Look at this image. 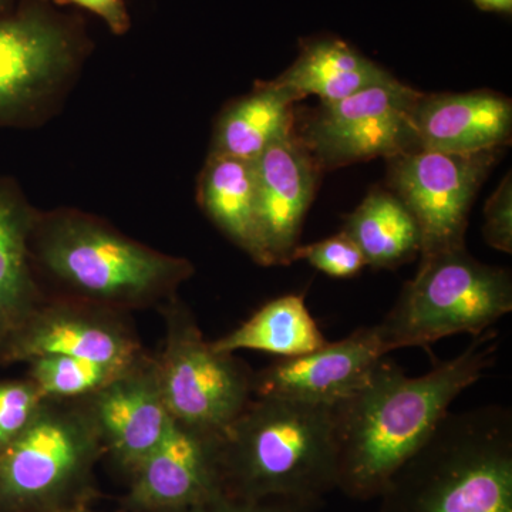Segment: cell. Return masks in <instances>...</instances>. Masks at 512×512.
Here are the masks:
<instances>
[{
    "instance_id": "52a82bcc",
    "label": "cell",
    "mask_w": 512,
    "mask_h": 512,
    "mask_svg": "<svg viewBox=\"0 0 512 512\" xmlns=\"http://www.w3.org/2000/svg\"><path fill=\"white\" fill-rule=\"evenodd\" d=\"M90 47L84 20L52 0H22L0 16V127L46 120L72 89Z\"/></svg>"
},
{
    "instance_id": "4316f807",
    "label": "cell",
    "mask_w": 512,
    "mask_h": 512,
    "mask_svg": "<svg viewBox=\"0 0 512 512\" xmlns=\"http://www.w3.org/2000/svg\"><path fill=\"white\" fill-rule=\"evenodd\" d=\"M313 510L315 507L312 505L293 503V501H249L224 494L190 512H312Z\"/></svg>"
},
{
    "instance_id": "ba28073f",
    "label": "cell",
    "mask_w": 512,
    "mask_h": 512,
    "mask_svg": "<svg viewBox=\"0 0 512 512\" xmlns=\"http://www.w3.org/2000/svg\"><path fill=\"white\" fill-rule=\"evenodd\" d=\"M161 309L164 346L154 360L165 407L188 429L222 436L251 402L254 373L234 355L212 349L183 302L174 298Z\"/></svg>"
},
{
    "instance_id": "f546056e",
    "label": "cell",
    "mask_w": 512,
    "mask_h": 512,
    "mask_svg": "<svg viewBox=\"0 0 512 512\" xmlns=\"http://www.w3.org/2000/svg\"><path fill=\"white\" fill-rule=\"evenodd\" d=\"M13 8H15L13 0H0V16L6 15Z\"/></svg>"
},
{
    "instance_id": "7c38bea8",
    "label": "cell",
    "mask_w": 512,
    "mask_h": 512,
    "mask_svg": "<svg viewBox=\"0 0 512 512\" xmlns=\"http://www.w3.org/2000/svg\"><path fill=\"white\" fill-rule=\"evenodd\" d=\"M220 440L174 421L163 444L128 476V510L190 512L224 495Z\"/></svg>"
},
{
    "instance_id": "7402d4cb",
    "label": "cell",
    "mask_w": 512,
    "mask_h": 512,
    "mask_svg": "<svg viewBox=\"0 0 512 512\" xmlns=\"http://www.w3.org/2000/svg\"><path fill=\"white\" fill-rule=\"evenodd\" d=\"M343 234L348 235L366 265L393 269L421 251L419 224L409 208L387 191H373L346 218Z\"/></svg>"
},
{
    "instance_id": "83f0119b",
    "label": "cell",
    "mask_w": 512,
    "mask_h": 512,
    "mask_svg": "<svg viewBox=\"0 0 512 512\" xmlns=\"http://www.w3.org/2000/svg\"><path fill=\"white\" fill-rule=\"evenodd\" d=\"M60 6H79L99 16L114 35H126L131 28V19L124 0H52Z\"/></svg>"
},
{
    "instance_id": "5bb4252c",
    "label": "cell",
    "mask_w": 512,
    "mask_h": 512,
    "mask_svg": "<svg viewBox=\"0 0 512 512\" xmlns=\"http://www.w3.org/2000/svg\"><path fill=\"white\" fill-rule=\"evenodd\" d=\"M386 355L376 326L360 328L339 342H328L306 355L276 360L254 373L252 393L335 407L365 383Z\"/></svg>"
},
{
    "instance_id": "f1b7e54d",
    "label": "cell",
    "mask_w": 512,
    "mask_h": 512,
    "mask_svg": "<svg viewBox=\"0 0 512 512\" xmlns=\"http://www.w3.org/2000/svg\"><path fill=\"white\" fill-rule=\"evenodd\" d=\"M481 9L511 12L512 0H474Z\"/></svg>"
},
{
    "instance_id": "4fadbf2b",
    "label": "cell",
    "mask_w": 512,
    "mask_h": 512,
    "mask_svg": "<svg viewBox=\"0 0 512 512\" xmlns=\"http://www.w3.org/2000/svg\"><path fill=\"white\" fill-rule=\"evenodd\" d=\"M318 170L293 131L256 158V264L293 262Z\"/></svg>"
},
{
    "instance_id": "44dd1931",
    "label": "cell",
    "mask_w": 512,
    "mask_h": 512,
    "mask_svg": "<svg viewBox=\"0 0 512 512\" xmlns=\"http://www.w3.org/2000/svg\"><path fill=\"white\" fill-rule=\"evenodd\" d=\"M198 201L210 220L256 262L255 160L210 154L198 185Z\"/></svg>"
},
{
    "instance_id": "ac0fdd59",
    "label": "cell",
    "mask_w": 512,
    "mask_h": 512,
    "mask_svg": "<svg viewBox=\"0 0 512 512\" xmlns=\"http://www.w3.org/2000/svg\"><path fill=\"white\" fill-rule=\"evenodd\" d=\"M301 100L274 82L259 83L248 96L229 104L215 126L210 154L256 160L293 131V104Z\"/></svg>"
},
{
    "instance_id": "603a6c76",
    "label": "cell",
    "mask_w": 512,
    "mask_h": 512,
    "mask_svg": "<svg viewBox=\"0 0 512 512\" xmlns=\"http://www.w3.org/2000/svg\"><path fill=\"white\" fill-rule=\"evenodd\" d=\"M140 357L131 362H97L64 355L37 357L28 363L29 379L50 399H83L119 379Z\"/></svg>"
},
{
    "instance_id": "7a4b0ae2",
    "label": "cell",
    "mask_w": 512,
    "mask_h": 512,
    "mask_svg": "<svg viewBox=\"0 0 512 512\" xmlns=\"http://www.w3.org/2000/svg\"><path fill=\"white\" fill-rule=\"evenodd\" d=\"M30 258L35 274L59 288L62 298L123 313L163 308L194 275L188 259L147 247L74 208L39 211Z\"/></svg>"
},
{
    "instance_id": "8992f818",
    "label": "cell",
    "mask_w": 512,
    "mask_h": 512,
    "mask_svg": "<svg viewBox=\"0 0 512 512\" xmlns=\"http://www.w3.org/2000/svg\"><path fill=\"white\" fill-rule=\"evenodd\" d=\"M512 309V281L503 268L481 264L466 247L421 256L392 311L376 326L386 353L448 336L487 332Z\"/></svg>"
},
{
    "instance_id": "cb8c5ba5",
    "label": "cell",
    "mask_w": 512,
    "mask_h": 512,
    "mask_svg": "<svg viewBox=\"0 0 512 512\" xmlns=\"http://www.w3.org/2000/svg\"><path fill=\"white\" fill-rule=\"evenodd\" d=\"M293 261L308 262L313 268L333 278H352L366 266L365 256L348 235L322 239L315 244L298 245L293 252Z\"/></svg>"
},
{
    "instance_id": "d6986e66",
    "label": "cell",
    "mask_w": 512,
    "mask_h": 512,
    "mask_svg": "<svg viewBox=\"0 0 512 512\" xmlns=\"http://www.w3.org/2000/svg\"><path fill=\"white\" fill-rule=\"evenodd\" d=\"M396 80L348 43L325 39L306 46L299 59L275 82L299 99L315 94L322 101H336Z\"/></svg>"
},
{
    "instance_id": "9c48e42d",
    "label": "cell",
    "mask_w": 512,
    "mask_h": 512,
    "mask_svg": "<svg viewBox=\"0 0 512 512\" xmlns=\"http://www.w3.org/2000/svg\"><path fill=\"white\" fill-rule=\"evenodd\" d=\"M420 94L396 80L322 101L299 141L316 167L326 170L416 150L413 116Z\"/></svg>"
},
{
    "instance_id": "277c9868",
    "label": "cell",
    "mask_w": 512,
    "mask_h": 512,
    "mask_svg": "<svg viewBox=\"0 0 512 512\" xmlns=\"http://www.w3.org/2000/svg\"><path fill=\"white\" fill-rule=\"evenodd\" d=\"M379 512H512V414L450 413L380 491Z\"/></svg>"
},
{
    "instance_id": "ffe728a7",
    "label": "cell",
    "mask_w": 512,
    "mask_h": 512,
    "mask_svg": "<svg viewBox=\"0 0 512 512\" xmlns=\"http://www.w3.org/2000/svg\"><path fill=\"white\" fill-rule=\"evenodd\" d=\"M328 343L301 295L279 296L265 303L228 335L211 342L212 349L234 355L256 350L289 359L315 352Z\"/></svg>"
},
{
    "instance_id": "2e32d148",
    "label": "cell",
    "mask_w": 512,
    "mask_h": 512,
    "mask_svg": "<svg viewBox=\"0 0 512 512\" xmlns=\"http://www.w3.org/2000/svg\"><path fill=\"white\" fill-rule=\"evenodd\" d=\"M417 148L451 154L497 150L510 143L511 101L488 92L420 94L414 109Z\"/></svg>"
},
{
    "instance_id": "4dcf8cb0",
    "label": "cell",
    "mask_w": 512,
    "mask_h": 512,
    "mask_svg": "<svg viewBox=\"0 0 512 512\" xmlns=\"http://www.w3.org/2000/svg\"><path fill=\"white\" fill-rule=\"evenodd\" d=\"M79 512H93V511H90L89 508H83V510H80Z\"/></svg>"
},
{
    "instance_id": "1f68e13d",
    "label": "cell",
    "mask_w": 512,
    "mask_h": 512,
    "mask_svg": "<svg viewBox=\"0 0 512 512\" xmlns=\"http://www.w3.org/2000/svg\"><path fill=\"white\" fill-rule=\"evenodd\" d=\"M80 511V510H79ZM79 511H73V512H79Z\"/></svg>"
},
{
    "instance_id": "30bf717a",
    "label": "cell",
    "mask_w": 512,
    "mask_h": 512,
    "mask_svg": "<svg viewBox=\"0 0 512 512\" xmlns=\"http://www.w3.org/2000/svg\"><path fill=\"white\" fill-rule=\"evenodd\" d=\"M495 158V150L451 154L423 148L389 158V185L419 224L421 256L464 247L468 212Z\"/></svg>"
},
{
    "instance_id": "d4e9b609",
    "label": "cell",
    "mask_w": 512,
    "mask_h": 512,
    "mask_svg": "<svg viewBox=\"0 0 512 512\" xmlns=\"http://www.w3.org/2000/svg\"><path fill=\"white\" fill-rule=\"evenodd\" d=\"M45 400L32 380L0 382V451L32 421Z\"/></svg>"
},
{
    "instance_id": "e0dca14e",
    "label": "cell",
    "mask_w": 512,
    "mask_h": 512,
    "mask_svg": "<svg viewBox=\"0 0 512 512\" xmlns=\"http://www.w3.org/2000/svg\"><path fill=\"white\" fill-rule=\"evenodd\" d=\"M37 214L15 181L0 178V346L46 299L30 258Z\"/></svg>"
},
{
    "instance_id": "6da1fadb",
    "label": "cell",
    "mask_w": 512,
    "mask_h": 512,
    "mask_svg": "<svg viewBox=\"0 0 512 512\" xmlns=\"http://www.w3.org/2000/svg\"><path fill=\"white\" fill-rule=\"evenodd\" d=\"M494 330L429 373L410 377L383 359L365 383L333 407L338 441V490L356 500L379 497L389 478L450 412L451 403L494 365Z\"/></svg>"
},
{
    "instance_id": "9a60e30c",
    "label": "cell",
    "mask_w": 512,
    "mask_h": 512,
    "mask_svg": "<svg viewBox=\"0 0 512 512\" xmlns=\"http://www.w3.org/2000/svg\"><path fill=\"white\" fill-rule=\"evenodd\" d=\"M86 399L104 451L127 476L163 444L174 426L158 386L156 360L147 353Z\"/></svg>"
},
{
    "instance_id": "8fae6325",
    "label": "cell",
    "mask_w": 512,
    "mask_h": 512,
    "mask_svg": "<svg viewBox=\"0 0 512 512\" xmlns=\"http://www.w3.org/2000/svg\"><path fill=\"white\" fill-rule=\"evenodd\" d=\"M144 350L126 313L60 298L43 301L0 346V363L43 356H76L97 362H131Z\"/></svg>"
},
{
    "instance_id": "5b68a950",
    "label": "cell",
    "mask_w": 512,
    "mask_h": 512,
    "mask_svg": "<svg viewBox=\"0 0 512 512\" xmlns=\"http://www.w3.org/2000/svg\"><path fill=\"white\" fill-rule=\"evenodd\" d=\"M106 456L83 399L45 397L26 429L0 451V512H73L96 495Z\"/></svg>"
},
{
    "instance_id": "484cf974",
    "label": "cell",
    "mask_w": 512,
    "mask_h": 512,
    "mask_svg": "<svg viewBox=\"0 0 512 512\" xmlns=\"http://www.w3.org/2000/svg\"><path fill=\"white\" fill-rule=\"evenodd\" d=\"M484 238L501 252H512V183L511 174L501 181L484 210Z\"/></svg>"
},
{
    "instance_id": "3957f363",
    "label": "cell",
    "mask_w": 512,
    "mask_h": 512,
    "mask_svg": "<svg viewBox=\"0 0 512 512\" xmlns=\"http://www.w3.org/2000/svg\"><path fill=\"white\" fill-rule=\"evenodd\" d=\"M225 494L316 507L338 490L333 407L256 397L220 440Z\"/></svg>"
}]
</instances>
